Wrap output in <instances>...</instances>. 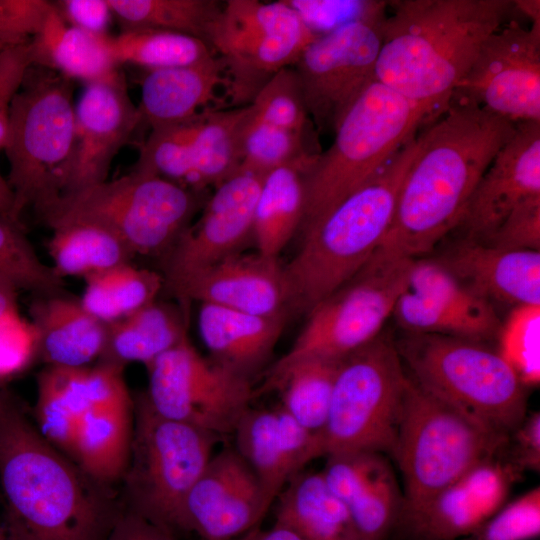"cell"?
Listing matches in <instances>:
<instances>
[{
    "label": "cell",
    "instance_id": "1",
    "mask_svg": "<svg viewBox=\"0 0 540 540\" xmlns=\"http://www.w3.org/2000/svg\"><path fill=\"white\" fill-rule=\"evenodd\" d=\"M515 128L477 105L450 101L420 134L378 250L416 259L455 231L475 186Z\"/></svg>",
    "mask_w": 540,
    "mask_h": 540
},
{
    "label": "cell",
    "instance_id": "2",
    "mask_svg": "<svg viewBox=\"0 0 540 540\" xmlns=\"http://www.w3.org/2000/svg\"><path fill=\"white\" fill-rule=\"evenodd\" d=\"M108 487L50 444L4 399L0 488L8 540H106L122 511Z\"/></svg>",
    "mask_w": 540,
    "mask_h": 540
},
{
    "label": "cell",
    "instance_id": "3",
    "mask_svg": "<svg viewBox=\"0 0 540 540\" xmlns=\"http://www.w3.org/2000/svg\"><path fill=\"white\" fill-rule=\"evenodd\" d=\"M514 7L511 0L389 1L376 80L438 117Z\"/></svg>",
    "mask_w": 540,
    "mask_h": 540
},
{
    "label": "cell",
    "instance_id": "4",
    "mask_svg": "<svg viewBox=\"0 0 540 540\" xmlns=\"http://www.w3.org/2000/svg\"><path fill=\"white\" fill-rule=\"evenodd\" d=\"M420 145V135L412 137L370 181L302 232L299 250L283 266L288 307L308 313L370 260L391 225Z\"/></svg>",
    "mask_w": 540,
    "mask_h": 540
},
{
    "label": "cell",
    "instance_id": "5",
    "mask_svg": "<svg viewBox=\"0 0 540 540\" xmlns=\"http://www.w3.org/2000/svg\"><path fill=\"white\" fill-rule=\"evenodd\" d=\"M428 110L379 81L346 111L331 146L304 173L305 209L300 232L318 222L370 181L412 137Z\"/></svg>",
    "mask_w": 540,
    "mask_h": 540
},
{
    "label": "cell",
    "instance_id": "6",
    "mask_svg": "<svg viewBox=\"0 0 540 540\" xmlns=\"http://www.w3.org/2000/svg\"><path fill=\"white\" fill-rule=\"evenodd\" d=\"M73 92V81L31 66L12 102L3 150L19 222L27 208L36 212L64 191L76 146Z\"/></svg>",
    "mask_w": 540,
    "mask_h": 540
},
{
    "label": "cell",
    "instance_id": "7",
    "mask_svg": "<svg viewBox=\"0 0 540 540\" xmlns=\"http://www.w3.org/2000/svg\"><path fill=\"white\" fill-rule=\"evenodd\" d=\"M409 376L487 430L509 438L527 414V387L483 342L407 333L396 343Z\"/></svg>",
    "mask_w": 540,
    "mask_h": 540
},
{
    "label": "cell",
    "instance_id": "8",
    "mask_svg": "<svg viewBox=\"0 0 540 540\" xmlns=\"http://www.w3.org/2000/svg\"><path fill=\"white\" fill-rule=\"evenodd\" d=\"M200 192L133 170L63 194L35 214L50 229L83 221L100 225L136 255L164 257L199 209Z\"/></svg>",
    "mask_w": 540,
    "mask_h": 540
},
{
    "label": "cell",
    "instance_id": "9",
    "mask_svg": "<svg viewBox=\"0 0 540 540\" xmlns=\"http://www.w3.org/2000/svg\"><path fill=\"white\" fill-rule=\"evenodd\" d=\"M508 441L408 376L392 456L403 476L402 513L419 508L471 468L498 455Z\"/></svg>",
    "mask_w": 540,
    "mask_h": 540
},
{
    "label": "cell",
    "instance_id": "10",
    "mask_svg": "<svg viewBox=\"0 0 540 540\" xmlns=\"http://www.w3.org/2000/svg\"><path fill=\"white\" fill-rule=\"evenodd\" d=\"M221 437L170 420L143 395L134 402L129 462L121 480L125 510L175 532L183 531V506Z\"/></svg>",
    "mask_w": 540,
    "mask_h": 540
},
{
    "label": "cell",
    "instance_id": "11",
    "mask_svg": "<svg viewBox=\"0 0 540 540\" xmlns=\"http://www.w3.org/2000/svg\"><path fill=\"white\" fill-rule=\"evenodd\" d=\"M396 343L381 332L342 359L321 433L324 455L372 451L393 456L408 375Z\"/></svg>",
    "mask_w": 540,
    "mask_h": 540
},
{
    "label": "cell",
    "instance_id": "12",
    "mask_svg": "<svg viewBox=\"0 0 540 540\" xmlns=\"http://www.w3.org/2000/svg\"><path fill=\"white\" fill-rule=\"evenodd\" d=\"M413 261L377 250L349 281L308 312L292 346L267 374L307 357L341 360L373 340L408 289Z\"/></svg>",
    "mask_w": 540,
    "mask_h": 540
},
{
    "label": "cell",
    "instance_id": "13",
    "mask_svg": "<svg viewBox=\"0 0 540 540\" xmlns=\"http://www.w3.org/2000/svg\"><path fill=\"white\" fill-rule=\"evenodd\" d=\"M316 36L285 0H227L209 30L207 46L224 65L228 105L250 104Z\"/></svg>",
    "mask_w": 540,
    "mask_h": 540
},
{
    "label": "cell",
    "instance_id": "14",
    "mask_svg": "<svg viewBox=\"0 0 540 540\" xmlns=\"http://www.w3.org/2000/svg\"><path fill=\"white\" fill-rule=\"evenodd\" d=\"M146 367L143 396L154 412L221 438L234 433L254 395L248 378L205 359L188 336Z\"/></svg>",
    "mask_w": 540,
    "mask_h": 540
},
{
    "label": "cell",
    "instance_id": "15",
    "mask_svg": "<svg viewBox=\"0 0 540 540\" xmlns=\"http://www.w3.org/2000/svg\"><path fill=\"white\" fill-rule=\"evenodd\" d=\"M388 1L369 14L317 35L292 66L317 132L333 131L376 80Z\"/></svg>",
    "mask_w": 540,
    "mask_h": 540
},
{
    "label": "cell",
    "instance_id": "16",
    "mask_svg": "<svg viewBox=\"0 0 540 540\" xmlns=\"http://www.w3.org/2000/svg\"><path fill=\"white\" fill-rule=\"evenodd\" d=\"M450 101L477 105L515 124L540 121V24L510 21L482 44Z\"/></svg>",
    "mask_w": 540,
    "mask_h": 540
},
{
    "label": "cell",
    "instance_id": "17",
    "mask_svg": "<svg viewBox=\"0 0 540 540\" xmlns=\"http://www.w3.org/2000/svg\"><path fill=\"white\" fill-rule=\"evenodd\" d=\"M263 176L237 171L217 187L161 258L164 285L241 251L253 237V218Z\"/></svg>",
    "mask_w": 540,
    "mask_h": 540
},
{
    "label": "cell",
    "instance_id": "18",
    "mask_svg": "<svg viewBox=\"0 0 540 540\" xmlns=\"http://www.w3.org/2000/svg\"><path fill=\"white\" fill-rule=\"evenodd\" d=\"M270 505L250 466L226 447L212 455L186 496L183 531L231 540L258 526Z\"/></svg>",
    "mask_w": 540,
    "mask_h": 540
},
{
    "label": "cell",
    "instance_id": "19",
    "mask_svg": "<svg viewBox=\"0 0 540 540\" xmlns=\"http://www.w3.org/2000/svg\"><path fill=\"white\" fill-rule=\"evenodd\" d=\"M498 455L471 468L419 508L401 513L397 528L412 540H457L471 535L504 505L520 477Z\"/></svg>",
    "mask_w": 540,
    "mask_h": 540
},
{
    "label": "cell",
    "instance_id": "20",
    "mask_svg": "<svg viewBox=\"0 0 540 540\" xmlns=\"http://www.w3.org/2000/svg\"><path fill=\"white\" fill-rule=\"evenodd\" d=\"M75 125V154L61 195L106 181L114 157L140 127L121 71L85 84L75 102Z\"/></svg>",
    "mask_w": 540,
    "mask_h": 540
},
{
    "label": "cell",
    "instance_id": "21",
    "mask_svg": "<svg viewBox=\"0 0 540 540\" xmlns=\"http://www.w3.org/2000/svg\"><path fill=\"white\" fill-rule=\"evenodd\" d=\"M535 196H540V121L521 122L481 176L455 230L484 243L514 208Z\"/></svg>",
    "mask_w": 540,
    "mask_h": 540
},
{
    "label": "cell",
    "instance_id": "22",
    "mask_svg": "<svg viewBox=\"0 0 540 540\" xmlns=\"http://www.w3.org/2000/svg\"><path fill=\"white\" fill-rule=\"evenodd\" d=\"M163 289L187 310L190 301L262 316L287 312L283 265L258 252L231 254L193 271Z\"/></svg>",
    "mask_w": 540,
    "mask_h": 540
},
{
    "label": "cell",
    "instance_id": "23",
    "mask_svg": "<svg viewBox=\"0 0 540 540\" xmlns=\"http://www.w3.org/2000/svg\"><path fill=\"white\" fill-rule=\"evenodd\" d=\"M233 434L235 450L257 476L270 504L291 477L324 455L321 435L303 427L281 406L249 407Z\"/></svg>",
    "mask_w": 540,
    "mask_h": 540
},
{
    "label": "cell",
    "instance_id": "24",
    "mask_svg": "<svg viewBox=\"0 0 540 540\" xmlns=\"http://www.w3.org/2000/svg\"><path fill=\"white\" fill-rule=\"evenodd\" d=\"M436 260L491 305H540V251L503 250L461 237Z\"/></svg>",
    "mask_w": 540,
    "mask_h": 540
},
{
    "label": "cell",
    "instance_id": "25",
    "mask_svg": "<svg viewBox=\"0 0 540 540\" xmlns=\"http://www.w3.org/2000/svg\"><path fill=\"white\" fill-rule=\"evenodd\" d=\"M227 88L222 61L212 55L202 61L146 71L138 107L140 126L151 129L194 120L206 110L229 106L218 96Z\"/></svg>",
    "mask_w": 540,
    "mask_h": 540
},
{
    "label": "cell",
    "instance_id": "26",
    "mask_svg": "<svg viewBox=\"0 0 540 540\" xmlns=\"http://www.w3.org/2000/svg\"><path fill=\"white\" fill-rule=\"evenodd\" d=\"M37 334V358L46 366L82 368L98 361L107 324L66 292L37 295L29 307Z\"/></svg>",
    "mask_w": 540,
    "mask_h": 540
},
{
    "label": "cell",
    "instance_id": "27",
    "mask_svg": "<svg viewBox=\"0 0 540 540\" xmlns=\"http://www.w3.org/2000/svg\"><path fill=\"white\" fill-rule=\"evenodd\" d=\"M286 319V312L262 316L201 303L198 327L213 361L250 380L272 354Z\"/></svg>",
    "mask_w": 540,
    "mask_h": 540
},
{
    "label": "cell",
    "instance_id": "28",
    "mask_svg": "<svg viewBox=\"0 0 540 540\" xmlns=\"http://www.w3.org/2000/svg\"><path fill=\"white\" fill-rule=\"evenodd\" d=\"M29 48L32 66L54 71L73 82H97L120 71L109 35L69 26L55 8L41 31L29 41Z\"/></svg>",
    "mask_w": 540,
    "mask_h": 540
},
{
    "label": "cell",
    "instance_id": "29",
    "mask_svg": "<svg viewBox=\"0 0 540 540\" xmlns=\"http://www.w3.org/2000/svg\"><path fill=\"white\" fill-rule=\"evenodd\" d=\"M275 524L301 540H362L342 500L320 472H298L279 493Z\"/></svg>",
    "mask_w": 540,
    "mask_h": 540
},
{
    "label": "cell",
    "instance_id": "30",
    "mask_svg": "<svg viewBox=\"0 0 540 540\" xmlns=\"http://www.w3.org/2000/svg\"><path fill=\"white\" fill-rule=\"evenodd\" d=\"M187 336L186 310L155 300L107 324L104 349L97 362L123 368L131 362L148 366Z\"/></svg>",
    "mask_w": 540,
    "mask_h": 540
},
{
    "label": "cell",
    "instance_id": "31",
    "mask_svg": "<svg viewBox=\"0 0 540 540\" xmlns=\"http://www.w3.org/2000/svg\"><path fill=\"white\" fill-rule=\"evenodd\" d=\"M133 427L132 398L90 408L80 423L72 461L97 482L110 486L126 471Z\"/></svg>",
    "mask_w": 540,
    "mask_h": 540
},
{
    "label": "cell",
    "instance_id": "32",
    "mask_svg": "<svg viewBox=\"0 0 540 540\" xmlns=\"http://www.w3.org/2000/svg\"><path fill=\"white\" fill-rule=\"evenodd\" d=\"M87 367L46 366L36 378V428L71 460L80 423L89 409Z\"/></svg>",
    "mask_w": 540,
    "mask_h": 540
},
{
    "label": "cell",
    "instance_id": "33",
    "mask_svg": "<svg viewBox=\"0 0 540 540\" xmlns=\"http://www.w3.org/2000/svg\"><path fill=\"white\" fill-rule=\"evenodd\" d=\"M305 164L279 167L263 178L257 197L253 238L257 252L278 258L300 230L305 209Z\"/></svg>",
    "mask_w": 540,
    "mask_h": 540
},
{
    "label": "cell",
    "instance_id": "34",
    "mask_svg": "<svg viewBox=\"0 0 540 540\" xmlns=\"http://www.w3.org/2000/svg\"><path fill=\"white\" fill-rule=\"evenodd\" d=\"M248 105L206 110L191 121V189L217 187L234 175L240 164V137Z\"/></svg>",
    "mask_w": 540,
    "mask_h": 540
},
{
    "label": "cell",
    "instance_id": "35",
    "mask_svg": "<svg viewBox=\"0 0 540 540\" xmlns=\"http://www.w3.org/2000/svg\"><path fill=\"white\" fill-rule=\"evenodd\" d=\"M51 230L47 242L50 266L62 279L68 276L85 279L129 263L135 257L114 233L95 223L68 222Z\"/></svg>",
    "mask_w": 540,
    "mask_h": 540
},
{
    "label": "cell",
    "instance_id": "36",
    "mask_svg": "<svg viewBox=\"0 0 540 540\" xmlns=\"http://www.w3.org/2000/svg\"><path fill=\"white\" fill-rule=\"evenodd\" d=\"M341 360L307 357L267 374L264 390L277 389L281 407L309 431L322 433Z\"/></svg>",
    "mask_w": 540,
    "mask_h": 540
},
{
    "label": "cell",
    "instance_id": "37",
    "mask_svg": "<svg viewBox=\"0 0 540 540\" xmlns=\"http://www.w3.org/2000/svg\"><path fill=\"white\" fill-rule=\"evenodd\" d=\"M80 302L92 316L109 324L157 300L164 288L161 273L129 263L84 279Z\"/></svg>",
    "mask_w": 540,
    "mask_h": 540
},
{
    "label": "cell",
    "instance_id": "38",
    "mask_svg": "<svg viewBox=\"0 0 540 540\" xmlns=\"http://www.w3.org/2000/svg\"><path fill=\"white\" fill-rule=\"evenodd\" d=\"M122 30L154 29L181 33L207 45L222 4L215 0H108Z\"/></svg>",
    "mask_w": 540,
    "mask_h": 540
},
{
    "label": "cell",
    "instance_id": "39",
    "mask_svg": "<svg viewBox=\"0 0 540 540\" xmlns=\"http://www.w3.org/2000/svg\"><path fill=\"white\" fill-rule=\"evenodd\" d=\"M320 153L314 136L258 121L252 118L249 107L241 131L238 171L264 177L285 165L310 166Z\"/></svg>",
    "mask_w": 540,
    "mask_h": 540
},
{
    "label": "cell",
    "instance_id": "40",
    "mask_svg": "<svg viewBox=\"0 0 540 540\" xmlns=\"http://www.w3.org/2000/svg\"><path fill=\"white\" fill-rule=\"evenodd\" d=\"M111 47L119 66L131 64L145 71L189 65L214 55L200 39L154 29L122 30L111 37Z\"/></svg>",
    "mask_w": 540,
    "mask_h": 540
},
{
    "label": "cell",
    "instance_id": "41",
    "mask_svg": "<svg viewBox=\"0 0 540 540\" xmlns=\"http://www.w3.org/2000/svg\"><path fill=\"white\" fill-rule=\"evenodd\" d=\"M404 496L386 460L346 502L362 540H386L397 528Z\"/></svg>",
    "mask_w": 540,
    "mask_h": 540
},
{
    "label": "cell",
    "instance_id": "42",
    "mask_svg": "<svg viewBox=\"0 0 540 540\" xmlns=\"http://www.w3.org/2000/svg\"><path fill=\"white\" fill-rule=\"evenodd\" d=\"M408 290L467 316L497 337L501 320L495 307L472 293L436 259H414Z\"/></svg>",
    "mask_w": 540,
    "mask_h": 540
},
{
    "label": "cell",
    "instance_id": "43",
    "mask_svg": "<svg viewBox=\"0 0 540 540\" xmlns=\"http://www.w3.org/2000/svg\"><path fill=\"white\" fill-rule=\"evenodd\" d=\"M0 273L19 289L37 295L65 292L66 282L42 262L27 237L22 222L0 215Z\"/></svg>",
    "mask_w": 540,
    "mask_h": 540
},
{
    "label": "cell",
    "instance_id": "44",
    "mask_svg": "<svg viewBox=\"0 0 540 540\" xmlns=\"http://www.w3.org/2000/svg\"><path fill=\"white\" fill-rule=\"evenodd\" d=\"M392 315L407 333L447 335L483 343L496 338L476 321L408 289L399 297Z\"/></svg>",
    "mask_w": 540,
    "mask_h": 540
},
{
    "label": "cell",
    "instance_id": "45",
    "mask_svg": "<svg viewBox=\"0 0 540 540\" xmlns=\"http://www.w3.org/2000/svg\"><path fill=\"white\" fill-rule=\"evenodd\" d=\"M498 353L525 387L540 382V305L512 308L496 337Z\"/></svg>",
    "mask_w": 540,
    "mask_h": 540
},
{
    "label": "cell",
    "instance_id": "46",
    "mask_svg": "<svg viewBox=\"0 0 540 540\" xmlns=\"http://www.w3.org/2000/svg\"><path fill=\"white\" fill-rule=\"evenodd\" d=\"M248 105L252 118L258 121L303 135H314L310 128L315 127L293 67L273 75Z\"/></svg>",
    "mask_w": 540,
    "mask_h": 540
},
{
    "label": "cell",
    "instance_id": "47",
    "mask_svg": "<svg viewBox=\"0 0 540 540\" xmlns=\"http://www.w3.org/2000/svg\"><path fill=\"white\" fill-rule=\"evenodd\" d=\"M191 121L151 129L133 170L150 173L191 189ZM192 190V189H191Z\"/></svg>",
    "mask_w": 540,
    "mask_h": 540
},
{
    "label": "cell",
    "instance_id": "48",
    "mask_svg": "<svg viewBox=\"0 0 540 540\" xmlns=\"http://www.w3.org/2000/svg\"><path fill=\"white\" fill-rule=\"evenodd\" d=\"M540 534V487L502 506L466 540H531Z\"/></svg>",
    "mask_w": 540,
    "mask_h": 540
},
{
    "label": "cell",
    "instance_id": "49",
    "mask_svg": "<svg viewBox=\"0 0 540 540\" xmlns=\"http://www.w3.org/2000/svg\"><path fill=\"white\" fill-rule=\"evenodd\" d=\"M54 6L46 0H0V43H28L46 23Z\"/></svg>",
    "mask_w": 540,
    "mask_h": 540
},
{
    "label": "cell",
    "instance_id": "50",
    "mask_svg": "<svg viewBox=\"0 0 540 540\" xmlns=\"http://www.w3.org/2000/svg\"><path fill=\"white\" fill-rule=\"evenodd\" d=\"M484 243L503 250L540 251V196L514 208Z\"/></svg>",
    "mask_w": 540,
    "mask_h": 540
},
{
    "label": "cell",
    "instance_id": "51",
    "mask_svg": "<svg viewBox=\"0 0 540 540\" xmlns=\"http://www.w3.org/2000/svg\"><path fill=\"white\" fill-rule=\"evenodd\" d=\"M37 358V334L30 320L15 312L0 322V379L24 370Z\"/></svg>",
    "mask_w": 540,
    "mask_h": 540
},
{
    "label": "cell",
    "instance_id": "52",
    "mask_svg": "<svg viewBox=\"0 0 540 540\" xmlns=\"http://www.w3.org/2000/svg\"><path fill=\"white\" fill-rule=\"evenodd\" d=\"M310 30L321 35L375 10L382 1L285 0Z\"/></svg>",
    "mask_w": 540,
    "mask_h": 540
},
{
    "label": "cell",
    "instance_id": "53",
    "mask_svg": "<svg viewBox=\"0 0 540 540\" xmlns=\"http://www.w3.org/2000/svg\"><path fill=\"white\" fill-rule=\"evenodd\" d=\"M31 66L29 42L0 50V150L6 143L12 102Z\"/></svg>",
    "mask_w": 540,
    "mask_h": 540
},
{
    "label": "cell",
    "instance_id": "54",
    "mask_svg": "<svg viewBox=\"0 0 540 540\" xmlns=\"http://www.w3.org/2000/svg\"><path fill=\"white\" fill-rule=\"evenodd\" d=\"M53 6L69 26L97 34L108 35L113 12L108 0H57Z\"/></svg>",
    "mask_w": 540,
    "mask_h": 540
},
{
    "label": "cell",
    "instance_id": "55",
    "mask_svg": "<svg viewBox=\"0 0 540 540\" xmlns=\"http://www.w3.org/2000/svg\"><path fill=\"white\" fill-rule=\"evenodd\" d=\"M511 456L507 459L520 473L540 470V413L526 414L510 435Z\"/></svg>",
    "mask_w": 540,
    "mask_h": 540
},
{
    "label": "cell",
    "instance_id": "56",
    "mask_svg": "<svg viewBox=\"0 0 540 540\" xmlns=\"http://www.w3.org/2000/svg\"><path fill=\"white\" fill-rule=\"evenodd\" d=\"M106 540H175L174 532L133 512L122 510Z\"/></svg>",
    "mask_w": 540,
    "mask_h": 540
},
{
    "label": "cell",
    "instance_id": "57",
    "mask_svg": "<svg viewBox=\"0 0 540 540\" xmlns=\"http://www.w3.org/2000/svg\"><path fill=\"white\" fill-rule=\"evenodd\" d=\"M18 291L19 288L15 283L0 273V322L18 312Z\"/></svg>",
    "mask_w": 540,
    "mask_h": 540
},
{
    "label": "cell",
    "instance_id": "58",
    "mask_svg": "<svg viewBox=\"0 0 540 540\" xmlns=\"http://www.w3.org/2000/svg\"><path fill=\"white\" fill-rule=\"evenodd\" d=\"M231 540H301L288 528L274 524L272 528L263 530L259 526Z\"/></svg>",
    "mask_w": 540,
    "mask_h": 540
},
{
    "label": "cell",
    "instance_id": "59",
    "mask_svg": "<svg viewBox=\"0 0 540 540\" xmlns=\"http://www.w3.org/2000/svg\"><path fill=\"white\" fill-rule=\"evenodd\" d=\"M13 209L14 196L12 190L7 182V179L4 178L0 172V215L17 221L14 218Z\"/></svg>",
    "mask_w": 540,
    "mask_h": 540
},
{
    "label": "cell",
    "instance_id": "60",
    "mask_svg": "<svg viewBox=\"0 0 540 540\" xmlns=\"http://www.w3.org/2000/svg\"><path fill=\"white\" fill-rule=\"evenodd\" d=\"M0 540H8L4 529L3 521L0 520Z\"/></svg>",
    "mask_w": 540,
    "mask_h": 540
},
{
    "label": "cell",
    "instance_id": "61",
    "mask_svg": "<svg viewBox=\"0 0 540 540\" xmlns=\"http://www.w3.org/2000/svg\"><path fill=\"white\" fill-rule=\"evenodd\" d=\"M3 402H4V398L0 396V410H1L2 406H3Z\"/></svg>",
    "mask_w": 540,
    "mask_h": 540
},
{
    "label": "cell",
    "instance_id": "62",
    "mask_svg": "<svg viewBox=\"0 0 540 540\" xmlns=\"http://www.w3.org/2000/svg\"><path fill=\"white\" fill-rule=\"evenodd\" d=\"M4 48V46L0 43V50H2Z\"/></svg>",
    "mask_w": 540,
    "mask_h": 540
}]
</instances>
